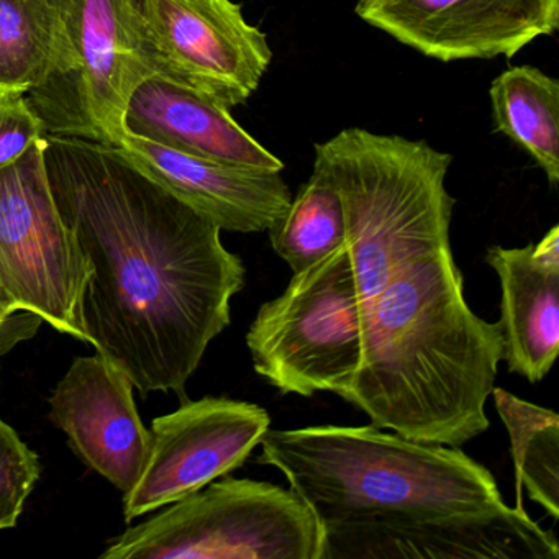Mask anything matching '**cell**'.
<instances>
[{
	"instance_id": "1",
	"label": "cell",
	"mask_w": 559,
	"mask_h": 559,
	"mask_svg": "<svg viewBox=\"0 0 559 559\" xmlns=\"http://www.w3.org/2000/svg\"><path fill=\"white\" fill-rule=\"evenodd\" d=\"M61 217L91 264L87 343L133 388L185 395L212 340L231 320L247 270L222 228L156 185L117 146L45 136Z\"/></svg>"
},
{
	"instance_id": "2",
	"label": "cell",
	"mask_w": 559,
	"mask_h": 559,
	"mask_svg": "<svg viewBox=\"0 0 559 559\" xmlns=\"http://www.w3.org/2000/svg\"><path fill=\"white\" fill-rule=\"evenodd\" d=\"M502 361L499 323L464 299L451 247L402 264L362 300L361 358L340 394L372 425L461 448L489 428L487 399Z\"/></svg>"
},
{
	"instance_id": "3",
	"label": "cell",
	"mask_w": 559,
	"mask_h": 559,
	"mask_svg": "<svg viewBox=\"0 0 559 559\" xmlns=\"http://www.w3.org/2000/svg\"><path fill=\"white\" fill-rule=\"evenodd\" d=\"M258 463L276 467L320 525L433 519L506 509L492 474L461 448L374 427L270 430Z\"/></svg>"
},
{
	"instance_id": "4",
	"label": "cell",
	"mask_w": 559,
	"mask_h": 559,
	"mask_svg": "<svg viewBox=\"0 0 559 559\" xmlns=\"http://www.w3.org/2000/svg\"><path fill=\"white\" fill-rule=\"evenodd\" d=\"M453 156L424 140L342 130L316 145V163L342 199L346 250L362 300L402 264L451 247L454 199L447 175Z\"/></svg>"
},
{
	"instance_id": "5",
	"label": "cell",
	"mask_w": 559,
	"mask_h": 559,
	"mask_svg": "<svg viewBox=\"0 0 559 559\" xmlns=\"http://www.w3.org/2000/svg\"><path fill=\"white\" fill-rule=\"evenodd\" d=\"M323 530L293 489L225 477L107 543L103 559H320Z\"/></svg>"
},
{
	"instance_id": "6",
	"label": "cell",
	"mask_w": 559,
	"mask_h": 559,
	"mask_svg": "<svg viewBox=\"0 0 559 559\" xmlns=\"http://www.w3.org/2000/svg\"><path fill=\"white\" fill-rule=\"evenodd\" d=\"M247 345L254 371L281 394H342L362 345V299L346 247L294 273L258 310Z\"/></svg>"
},
{
	"instance_id": "7",
	"label": "cell",
	"mask_w": 559,
	"mask_h": 559,
	"mask_svg": "<svg viewBox=\"0 0 559 559\" xmlns=\"http://www.w3.org/2000/svg\"><path fill=\"white\" fill-rule=\"evenodd\" d=\"M93 271L61 217L45 139L0 169V316L15 312L87 343L83 307Z\"/></svg>"
},
{
	"instance_id": "8",
	"label": "cell",
	"mask_w": 559,
	"mask_h": 559,
	"mask_svg": "<svg viewBox=\"0 0 559 559\" xmlns=\"http://www.w3.org/2000/svg\"><path fill=\"white\" fill-rule=\"evenodd\" d=\"M70 47L67 74L27 94L47 135L117 146L126 114L153 70L143 57L132 0H53Z\"/></svg>"
},
{
	"instance_id": "9",
	"label": "cell",
	"mask_w": 559,
	"mask_h": 559,
	"mask_svg": "<svg viewBox=\"0 0 559 559\" xmlns=\"http://www.w3.org/2000/svg\"><path fill=\"white\" fill-rule=\"evenodd\" d=\"M153 73L231 109L247 103L273 61L267 35L234 0H132Z\"/></svg>"
},
{
	"instance_id": "10",
	"label": "cell",
	"mask_w": 559,
	"mask_h": 559,
	"mask_svg": "<svg viewBox=\"0 0 559 559\" xmlns=\"http://www.w3.org/2000/svg\"><path fill=\"white\" fill-rule=\"evenodd\" d=\"M270 428L263 407L228 397L185 402L178 411L155 418L142 476L123 493L127 522L234 473Z\"/></svg>"
},
{
	"instance_id": "11",
	"label": "cell",
	"mask_w": 559,
	"mask_h": 559,
	"mask_svg": "<svg viewBox=\"0 0 559 559\" xmlns=\"http://www.w3.org/2000/svg\"><path fill=\"white\" fill-rule=\"evenodd\" d=\"M355 12L441 63L513 58L559 28V0H358Z\"/></svg>"
},
{
	"instance_id": "12",
	"label": "cell",
	"mask_w": 559,
	"mask_h": 559,
	"mask_svg": "<svg viewBox=\"0 0 559 559\" xmlns=\"http://www.w3.org/2000/svg\"><path fill=\"white\" fill-rule=\"evenodd\" d=\"M320 559H559L558 539L525 510L323 523Z\"/></svg>"
},
{
	"instance_id": "13",
	"label": "cell",
	"mask_w": 559,
	"mask_h": 559,
	"mask_svg": "<svg viewBox=\"0 0 559 559\" xmlns=\"http://www.w3.org/2000/svg\"><path fill=\"white\" fill-rule=\"evenodd\" d=\"M133 382L96 352L76 358L50 397V418L76 456L122 493L139 483L150 430L133 399Z\"/></svg>"
},
{
	"instance_id": "14",
	"label": "cell",
	"mask_w": 559,
	"mask_h": 559,
	"mask_svg": "<svg viewBox=\"0 0 559 559\" xmlns=\"http://www.w3.org/2000/svg\"><path fill=\"white\" fill-rule=\"evenodd\" d=\"M117 148L143 175L222 231H267L293 199L281 173L199 158L132 133H126Z\"/></svg>"
},
{
	"instance_id": "15",
	"label": "cell",
	"mask_w": 559,
	"mask_h": 559,
	"mask_svg": "<svg viewBox=\"0 0 559 559\" xmlns=\"http://www.w3.org/2000/svg\"><path fill=\"white\" fill-rule=\"evenodd\" d=\"M486 263L500 283L502 361L526 381H543L559 353V227L538 243L492 247Z\"/></svg>"
},
{
	"instance_id": "16",
	"label": "cell",
	"mask_w": 559,
	"mask_h": 559,
	"mask_svg": "<svg viewBox=\"0 0 559 559\" xmlns=\"http://www.w3.org/2000/svg\"><path fill=\"white\" fill-rule=\"evenodd\" d=\"M126 132L199 158L264 171L284 169L277 156L235 122L230 109L159 74L133 93Z\"/></svg>"
},
{
	"instance_id": "17",
	"label": "cell",
	"mask_w": 559,
	"mask_h": 559,
	"mask_svg": "<svg viewBox=\"0 0 559 559\" xmlns=\"http://www.w3.org/2000/svg\"><path fill=\"white\" fill-rule=\"evenodd\" d=\"M70 67L53 0H0V93H35Z\"/></svg>"
},
{
	"instance_id": "18",
	"label": "cell",
	"mask_w": 559,
	"mask_h": 559,
	"mask_svg": "<svg viewBox=\"0 0 559 559\" xmlns=\"http://www.w3.org/2000/svg\"><path fill=\"white\" fill-rule=\"evenodd\" d=\"M493 129L528 153L549 186L559 182V83L538 68L513 67L490 84Z\"/></svg>"
},
{
	"instance_id": "19",
	"label": "cell",
	"mask_w": 559,
	"mask_h": 559,
	"mask_svg": "<svg viewBox=\"0 0 559 559\" xmlns=\"http://www.w3.org/2000/svg\"><path fill=\"white\" fill-rule=\"evenodd\" d=\"M493 402L506 425L515 466L516 507L523 509L522 489L530 499L559 519V415L493 388Z\"/></svg>"
},
{
	"instance_id": "20",
	"label": "cell",
	"mask_w": 559,
	"mask_h": 559,
	"mask_svg": "<svg viewBox=\"0 0 559 559\" xmlns=\"http://www.w3.org/2000/svg\"><path fill=\"white\" fill-rule=\"evenodd\" d=\"M273 250L294 273L319 263L346 243L345 212L329 173L313 162L309 181L270 228Z\"/></svg>"
},
{
	"instance_id": "21",
	"label": "cell",
	"mask_w": 559,
	"mask_h": 559,
	"mask_svg": "<svg viewBox=\"0 0 559 559\" xmlns=\"http://www.w3.org/2000/svg\"><path fill=\"white\" fill-rule=\"evenodd\" d=\"M40 474V460L35 451L14 428L0 420V532L17 525Z\"/></svg>"
},
{
	"instance_id": "22",
	"label": "cell",
	"mask_w": 559,
	"mask_h": 559,
	"mask_svg": "<svg viewBox=\"0 0 559 559\" xmlns=\"http://www.w3.org/2000/svg\"><path fill=\"white\" fill-rule=\"evenodd\" d=\"M47 136L27 94L0 93V169L17 162Z\"/></svg>"
},
{
	"instance_id": "23",
	"label": "cell",
	"mask_w": 559,
	"mask_h": 559,
	"mask_svg": "<svg viewBox=\"0 0 559 559\" xmlns=\"http://www.w3.org/2000/svg\"><path fill=\"white\" fill-rule=\"evenodd\" d=\"M4 319L0 316V353H2V332H4Z\"/></svg>"
}]
</instances>
